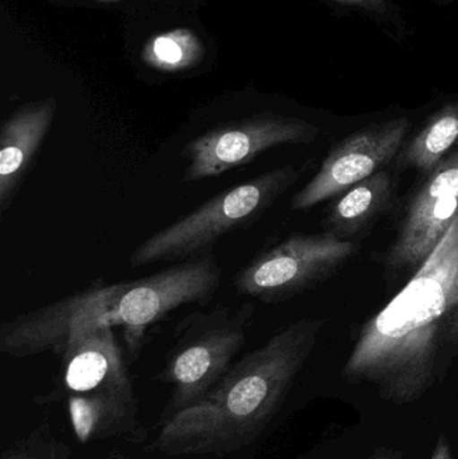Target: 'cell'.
I'll list each match as a JSON object with an SVG mask.
<instances>
[{
    "label": "cell",
    "instance_id": "cell-19",
    "mask_svg": "<svg viewBox=\"0 0 458 459\" xmlns=\"http://www.w3.org/2000/svg\"><path fill=\"white\" fill-rule=\"evenodd\" d=\"M107 459H129L126 457L125 455H123V453L118 452V450H113L112 453H110L109 455H108Z\"/></svg>",
    "mask_w": 458,
    "mask_h": 459
},
{
    "label": "cell",
    "instance_id": "cell-11",
    "mask_svg": "<svg viewBox=\"0 0 458 459\" xmlns=\"http://www.w3.org/2000/svg\"><path fill=\"white\" fill-rule=\"evenodd\" d=\"M58 102L54 97L22 105L0 128V215L13 204L22 183L53 126Z\"/></svg>",
    "mask_w": 458,
    "mask_h": 459
},
{
    "label": "cell",
    "instance_id": "cell-18",
    "mask_svg": "<svg viewBox=\"0 0 458 459\" xmlns=\"http://www.w3.org/2000/svg\"><path fill=\"white\" fill-rule=\"evenodd\" d=\"M367 459H402V455H401L400 452H394V450L382 449L374 453V455Z\"/></svg>",
    "mask_w": 458,
    "mask_h": 459
},
{
    "label": "cell",
    "instance_id": "cell-15",
    "mask_svg": "<svg viewBox=\"0 0 458 459\" xmlns=\"http://www.w3.org/2000/svg\"><path fill=\"white\" fill-rule=\"evenodd\" d=\"M0 459H72V447L54 433L48 420L3 450Z\"/></svg>",
    "mask_w": 458,
    "mask_h": 459
},
{
    "label": "cell",
    "instance_id": "cell-1",
    "mask_svg": "<svg viewBox=\"0 0 458 459\" xmlns=\"http://www.w3.org/2000/svg\"><path fill=\"white\" fill-rule=\"evenodd\" d=\"M458 358V217L405 288L362 325L341 377L397 406L416 403Z\"/></svg>",
    "mask_w": 458,
    "mask_h": 459
},
{
    "label": "cell",
    "instance_id": "cell-9",
    "mask_svg": "<svg viewBox=\"0 0 458 459\" xmlns=\"http://www.w3.org/2000/svg\"><path fill=\"white\" fill-rule=\"evenodd\" d=\"M411 123L405 116L366 126L331 148L314 178L295 194L290 209L306 212L330 201L376 172L405 144Z\"/></svg>",
    "mask_w": 458,
    "mask_h": 459
},
{
    "label": "cell",
    "instance_id": "cell-2",
    "mask_svg": "<svg viewBox=\"0 0 458 459\" xmlns=\"http://www.w3.org/2000/svg\"><path fill=\"white\" fill-rule=\"evenodd\" d=\"M327 318H301L233 363L202 399L159 426L147 446L169 457L226 455L257 441L316 347Z\"/></svg>",
    "mask_w": 458,
    "mask_h": 459
},
{
    "label": "cell",
    "instance_id": "cell-7",
    "mask_svg": "<svg viewBox=\"0 0 458 459\" xmlns=\"http://www.w3.org/2000/svg\"><path fill=\"white\" fill-rule=\"evenodd\" d=\"M357 251L354 242L330 231L293 234L255 254L237 273L233 286L242 296L279 304L330 278Z\"/></svg>",
    "mask_w": 458,
    "mask_h": 459
},
{
    "label": "cell",
    "instance_id": "cell-16",
    "mask_svg": "<svg viewBox=\"0 0 458 459\" xmlns=\"http://www.w3.org/2000/svg\"><path fill=\"white\" fill-rule=\"evenodd\" d=\"M333 2L376 13H384L387 10V0H333Z\"/></svg>",
    "mask_w": 458,
    "mask_h": 459
},
{
    "label": "cell",
    "instance_id": "cell-3",
    "mask_svg": "<svg viewBox=\"0 0 458 459\" xmlns=\"http://www.w3.org/2000/svg\"><path fill=\"white\" fill-rule=\"evenodd\" d=\"M222 269L214 254L174 264L137 280L91 285L58 301L16 316L0 326V352L24 359L56 353L70 332L82 326L123 329L131 358L136 359L156 324L187 305L210 304L220 286Z\"/></svg>",
    "mask_w": 458,
    "mask_h": 459
},
{
    "label": "cell",
    "instance_id": "cell-13",
    "mask_svg": "<svg viewBox=\"0 0 458 459\" xmlns=\"http://www.w3.org/2000/svg\"><path fill=\"white\" fill-rule=\"evenodd\" d=\"M458 144V102L444 105L398 153L401 169L430 174Z\"/></svg>",
    "mask_w": 458,
    "mask_h": 459
},
{
    "label": "cell",
    "instance_id": "cell-4",
    "mask_svg": "<svg viewBox=\"0 0 458 459\" xmlns=\"http://www.w3.org/2000/svg\"><path fill=\"white\" fill-rule=\"evenodd\" d=\"M59 372L54 387L35 396L39 406L64 402L70 426L81 445L124 437L147 439L139 401L115 329L82 326L67 334L58 350Z\"/></svg>",
    "mask_w": 458,
    "mask_h": 459
},
{
    "label": "cell",
    "instance_id": "cell-10",
    "mask_svg": "<svg viewBox=\"0 0 458 459\" xmlns=\"http://www.w3.org/2000/svg\"><path fill=\"white\" fill-rule=\"evenodd\" d=\"M458 217V144L427 175L409 202L385 264L393 273H416Z\"/></svg>",
    "mask_w": 458,
    "mask_h": 459
},
{
    "label": "cell",
    "instance_id": "cell-5",
    "mask_svg": "<svg viewBox=\"0 0 458 459\" xmlns=\"http://www.w3.org/2000/svg\"><path fill=\"white\" fill-rule=\"evenodd\" d=\"M300 171L280 167L239 183L143 240L129 256L131 267L180 264L210 255L220 238L258 222L298 182Z\"/></svg>",
    "mask_w": 458,
    "mask_h": 459
},
{
    "label": "cell",
    "instance_id": "cell-17",
    "mask_svg": "<svg viewBox=\"0 0 458 459\" xmlns=\"http://www.w3.org/2000/svg\"><path fill=\"white\" fill-rule=\"evenodd\" d=\"M430 459H454L451 442H449L448 437L444 436V434H441V436L438 437Z\"/></svg>",
    "mask_w": 458,
    "mask_h": 459
},
{
    "label": "cell",
    "instance_id": "cell-20",
    "mask_svg": "<svg viewBox=\"0 0 458 459\" xmlns=\"http://www.w3.org/2000/svg\"><path fill=\"white\" fill-rule=\"evenodd\" d=\"M105 2H117V0H105Z\"/></svg>",
    "mask_w": 458,
    "mask_h": 459
},
{
    "label": "cell",
    "instance_id": "cell-12",
    "mask_svg": "<svg viewBox=\"0 0 458 459\" xmlns=\"http://www.w3.org/2000/svg\"><path fill=\"white\" fill-rule=\"evenodd\" d=\"M395 185L392 175L379 171L352 186L336 199L325 218L327 231L350 239L371 225L394 201Z\"/></svg>",
    "mask_w": 458,
    "mask_h": 459
},
{
    "label": "cell",
    "instance_id": "cell-14",
    "mask_svg": "<svg viewBox=\"0 0 458 459\" xmlns=\"http://www.w3.org/2000/svg\"><path fill=\"white\" fill-rule=\"evenodd\" d=\"M203 46L195 32L187 29L169 30L148 40L143 59L148 66L161 72H182L198 64Z\"/></svg>",
    "mask_w": 458,
    "mask_h": 459
},
{
    "label": "cell",
    "instance_id": "cell-8",
    "mask_svg": "<svg viewBox=\"0 0 458 459\" xmlns=\"http://www.w3.org/2000/svg\"><path fill=\"white\" fill-rule=\"evenodd\" d=\"M319 136V128L304 118L276 113H260L220 124L190 140L182 156L188 161L185 183L222 177L284 145H308Z\"/></svg>",
    "mask_w": 458,
    "mask_h": 459
},
{
    "label": "cell",
    "instance_id": "cell-6",
    "mask_svg": "<svg viewBox=\"0 0 458 459\" xmlns=\"http://www.w3.org/2000/svg\"><path fill=\"white\" fill-rule=\"evenodd\" d=\"M255 307H220L193 312L177 323L175 342L155 379L172 387L156 426L201 402L233 366L247 340Z\"/></svg>",
    "mask_w": 458,
    "mask_h": 459
}]
</instances>
